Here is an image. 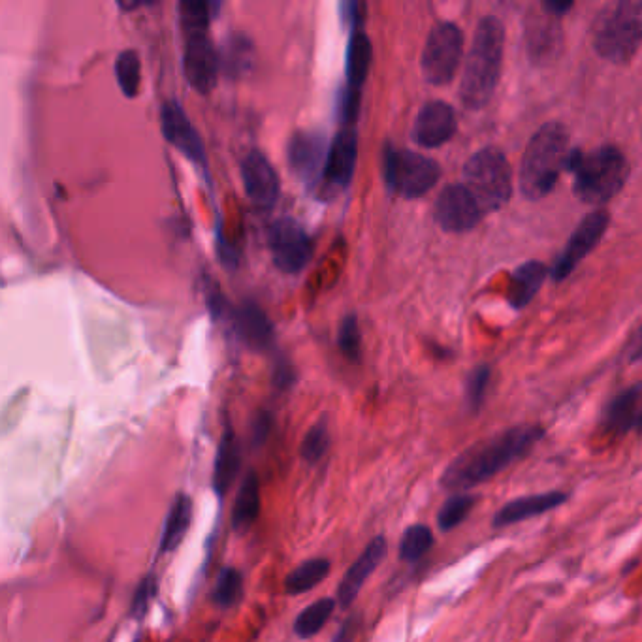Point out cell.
<instances>
[{"label": "cell", "mask_w": 642, "mask_h": 642, "mask_svg": "<svg viewBox=\"0 0 642 642\" xmlns=\"http://www.w3.org/2000/svg\"><path fill=\"white\" fill-rule=\"evenodd\" d=\"M571 172L573 191L584 204L599 206L620 193L629 177V164L618 147L603 145L595 151L584 153L573 149L567 162Z\"/></svg>", "instance_id": "4"}, {"label": "cell", "mask_w": 642, "mask_h": 642, "mask_svg": "<svg viewBox=\"0 0 642 642\" xmlns=\"http://www.w3.org/2000/svg\"><path fill=\"white\" fill-rule=\"evenodd\" d=\"M161 127L164 138L174 145L179 153H183L196 166L208 168L204 142L177 100H168L162 104Z\"/></svg>", "instance_id": "13"}, {"label": "cell", "mask_w": 642, "mask_h": 642, "mask_svg": "<svg viewBox=\"0 0 642 642\" xmlns=\"http://www.w3.org/2000/svg\"><path fill=\"white\" fill-rule=\"evenodd\" d=\"M330 449V432L326 422H317L307 434H305L300 454L307 464H319L324 454Z\"/></svg>", "instance_id": "35"}, {"label": "cell", "mask_w": 642, "mask_h": 642, "mask_svg": "<svg viewBox=\"0 0 642 642\" xmlns=\"http://www.w3.org/2000/svg\"><path fill=\"white\" fill-rule=\"evenodd\" d=\"M338 341L341 353L345 354L349 360L356 362L360 358V326L354 315L345 317L341 322Z\"/></svg>", "instance_id": "38"}, {"label": "cell", "mask_w": 642, "mask_h": 642, "mask_svg": "<svg viewBox=\"0 0 642 642\" xmlns=\"http://www.w3.org/2000/svg\"><path fill=\"white\" fill-rule=\"evenodd\" d=\"M349 631H351V624H345V626L341 627V631H339L338 635H336V641L334 642L347 641V637H349Z\"/></svg>", "instance_id": "42"}, {"label": "cell", "mask_w": 642, "mask_h": 642, "mask_svg": "<svg viewBox=\"0 0 642 642\" xmlns=\"http://www.w3.org/2000/svg\"><path fill=\"white\" fill-rule=\"evenodd\" d=\"M332 563L326 558H313L300 563L285 578V592L289 595H300L311 592L319 586L324 578L330 575Z\"/></svg>", "instance_id": "28"}, {"label": "cell", "mask_w": 642, "mask_h": 642, "mask_svg": "<svg viewBox=\"0 0 642 642\" xmlns=\"http://www.w3.org/2000/svg\"><path fill=\"white\" fill-rule=\"evenodd\" d=\"M434 531L426 524H413L403 531L400 541V560L405 563H417L422 560L434 546Z\"/></svg>", "instance_id": "30"}, {"label": "cell", "mask_w": 642, "mask_h": 642, "mask_svg": "<svg viewBox=\"0 0 642 642\" xmlns=\"http://www.w3.org/2000/svg\"><path fill=\"white\" fill-rule=\"evenodd\" d=\"M633 349H631V360L633 362H637V360H641L642 358V328L639 330V334H637V338H635V341H633V345H631Z\"/></svg>", "instance_id": "41"}, {"label": "cell", "mask_w": 642, "mask_h": 642, "mask_svg": "<svg viewBox=\"0 0 642 642\" xmlns=\"http://www.w3.org/2000/svg\"><path fill=\"white\" fill-rule=\"evenodd\" d=\"M594 48L599 57L626 65L642 44V2H614L595 17Z\"/></svg>", "instance_id": "5"}, {"label": "cell", "mask_w": 642, "mask_h": 642, "mask_svg": "<svg viewBox=\"0 0 642 642\" xmlns=\"http://www.w3.org/2000/svg\"><path fill=\"white\" fill-rule=\"evenodd\" d=\"M115 78L125 97L134 98L142 83V61L134 49H125L115 61Z\"/></svg>", "instance_id": "32"}, {"label": "cell", "mask_w": 642, "mask_h": 642, "mask_svg": "<svg viewBox=\"0 0 642 642\" xmlns=\"http://www.w3.org/2000/svg\"><path fill=\"white\" fill-rule=\"evenodd\" d=\"M569 499L567 492L562 490H550L543 494H530V496H520L509 503H505L498 513L494 514L492 526L494 528H509L514 524L526 522L535 516L550 513Z\"/></svg>", "instance_id": "21"}, {"label": "cell", "mask_w": 642, "mask_h": 642, "mask_svg": "<svg viewBox=\"0 0 642 642\" xmlns=\"http://www.w3.org/2000/svg\"><path fill=\"white\" fill-rule=\"evenodd\" d=\"M543 6H545L548 12L562 17L565 16V12H567L573 4H571V2H556V0H550V2H543Z\"/></svg>", "instance_id": "40"}, {"label": "cell", "mask_w": 642, "mask_h": 642, "mask_svg": "<svg viewBox=\"0 0 642 642\" xmlns=\"http://www.w3.org/2000/svg\"><path fill=\"white\" fill-rule=\"evenodd\" d=\"M505 29L498 17L481 19L467 55L460 97L469 110H481L496 91L503 61Z\"/></svg>", "instance_id": "2"}, {"label": "cell", "mask_w": 642, "mask_h": 642, "mask_svg": "<svg viewBox=\"0 0 642 642\" xmlns=\"http://www.w3.org/2000/svg\"><path fill=\"white\" fill-rule=\"evenodd\" d=\"M270 430H272V420H270V415L268 413H260L255 422H253V430H251V437H253V445L255 447H260L268 435H270Z\"/></svg>", "instance_id": "39"}, {"label": "cell", "mask_w": 642, "mask_h": 642, "mask_svg": "<svg viewBox=\"0 0 642 642\" xmlns=\"http://www.w3.org/2000/svg\"><path fill=\"white\" fill-rule=\"evenodd\" d=\"M484 215L481 204L464 183L445 187L435 202V221L452 234H462L475 228Z\"/></svg>", "instance_id": "10"}, {"label": "cell", "mask_w": 642, "mask_h": 642, "mask_svg": "<svg viewBox=\"0 0 642 642\" xmlns=\"http://www.w3.org/2000/svg\"><path fill=\"white\" fill-rule=\"evenodd\" d=\"M336 610V599L332 597H322L317 599L315 603H311L309 607H305L294 620V633L300 639H311L317 633H321L324 626L328 624V620L332 618Z\"/></svg>", "instance_id": "29"}, {"label": "cell", "mask_w": 642, "mask_h": 642, "mask_svg": "<svg viewBox=\"0 0 642 642\" xmlns=\"http://www.w3.org/2000/svg\"><path fill=\"white\" fill-rule=\"evenodd\" d=\"M193 522V501L187 494H177L170 511L166 514L161 537L162 554L174 552L183 543Z\"/></svg>", "instance_id": "27"}, {"label": "cell", "mask_w": 642, "mask_h": 642, "mask_svg": "<svg viewBox=\"0 0 642 642\" xmlns=\"http://www.w3.org/2000/svg\"><path fill=\"white\" fill-rule=\"evenodd\" d=\"M545 434V428L539 424H520L479 441L445 467L441 486L454 494L481 486L526 458Z\"/></svg>", "instance_id": "1"}, {"label": "cell", "mask_w": 642, "mask_h": 642, "mask_svg": "<svg viewBox=\"0 0 642 642\" xmlns=\"http://www.w3.org/2000/svg\"><path fill=\"white\" fill-rule=\"evenodd\" d=\"M240 467L241 450L238 439L232 432V428H226L221 441H219L215 466H213V490L219 498H223L226 492L232 488V484L240 475Z\"/></svg>", "instance_id": "23"}, {"label": "cell", "mask_w": 642, "mask_h": 642, "mask_svg": "<svg viewBox=\"0 0 642 642\" xmlns=\"http://www.w3.org/2000/svg\"><path fill=\"white\" fill-rule=\"evenodd\" d=\"M219 66V53L213 48L208 34L189 33L183 53V70L194 91L202 95L209 93L217 83Z\"/></svg>", "instance_id": "14"}, {"label": "cell", "mask_w": 642, "mask_h": 642, "mask_svg": "<svg viewBox=\"0 0 642 642\" xmlns=\"http://www.w3.org/2000/svg\"><path fill=\"white\" fill-rule=\"evenodd\" d=\"M439 177L441 168L434 159L407 149H386L385 179L392 193L418 198L434 189Z\"/></svg>", "instance_id": "7"}, {"label": "cell", "mask_w": 642, "mask_h": 642, "mask_svg": "<svg viewBox=\"0 0 642 642\" xmlns=\"http://www.w3.org/2000/svg\"><path fill=\"white\" fill-rule=\"evenodd\" d=\"M526 44L533 63H550L562 48L560 16L548 12L543 4L537 10L531 8L526 17Z\"/></svg>", "instance_id": "15"}, {"label": "cell", "mask_w": 642, "mask_h": 642, "mask_svg": "<svg viewBox=\"0 0 642 642\" xmlns=\"http://www.w3.org/2000/svg\"><path fill=\"white\" fill-rule=\"evenodd\" d=\"M642 385L631 386L610 400L603 411L601 428L610 435H624L641 430Z\"/></svg>", "instance_id": "22"}, {"label": "cell", "mask_w": 642, "mask_h": 642, "mask_svg": "<svg viewBox=\"0 0 642 642\" xmlns=\"http://www.w3.org/2000/svg\"><path fill=\"white\" fill-rule=\"evenodd\" d=\"M260 481L255 471H249L241 481L232 509V528L238 533L249 530L260 516Z\"/></svg>", "instance_id": "26"}, {"label": "cell", "mask_w": 642, "mask_h": 642, "mask_svg": "<svg viewBox=\"0 0 642 642\" xmlns=\"http://www.w3.org/2000/svg\"><path fill=\"white\" fill-rule=\"evenodd\" d=\"M386 552H388V543H386L385 537L377 535L370 545L364 548V552L354 560L353 565L349 567V571L345 573V577L339 584L338 603L341 609H349L353 605L362 586L366 584V580L377 571V567L385 560Z\"/></svg>", "instance_id": "19"}, {"label": "cell", "mask_w": 642, "mask_h": 642, "mask_svg": "<svg viewBox=\"0 0 642 642\" xmlns=\"http://www.w3.org/2000/svg\"><path fill=\"white\" fill-rule=\"evenodd\" d=\"M464 51V34L449 21L437 23L428 34L422 51L424 78L434 85H445L454 78Z\"/></svg>", "instance_id": "8"}, {"label": "cell", "mask_w": 642, "mask_h": 642, "mask_svg": "<svg viewBox=\"0 0 642 642\" xmlns=\"http://www.w3.org/2000/svg\"><path fill=\"white\" fill-rule=\"evenodd\" d=\"M243 597V577L236 567H225L213 588L211 599L219 609L236 607Z\"/></svg>", "instance_id": "33"}, {"label": "cell", "mask_w": 642, "mask_h": 642, "mask_svg": "<svg viewBox=\"0 0 642 642\" xmlns=\"http://www.w3.org/2000/svg\"><path fill=\"white\" fill-rule=\"evenodd\" d=\"M490 377H492V370L481 364L475 370L469 373L466 383V400L469 409L473 413H477L482 407V403L486 400V392H488V385H490Z\"/></svg>", "instance_id": "36"}, {"label": "cell", "mask_w": 642, "mask_h": 642, "mask_svg": "<svg viewBox=\"0 0 642 642\" xmlns=\"http://www.w3.org/2000/svg\"><path fill=\"white\" fill-rule=\"evenodd\" d=\"M221 8L219 2H181L179 14L181 23L187 33H206L211 19L217 16V10Z\"/></svg>", "instance_id": "34"}, {"label": "cell", "mask_w": 642, "mask_h": 642, "mask_svg": "<svg viewBox=\"0 0 642 642\" xmlns=\"http://www.w3.org/2000/svg\"><path fill=\"white\" fill-rule=\"evenodd\" d=\"M569 132L562 123H546L531 136L520 164V191L539 200L550 193L571 157Z\"/></svg>", "instance_id": "3"}, {"label": "cell", "mask_w": 642, "mask_h": 642, "mask_svg": "<svg viewBox=\"0 0 642 642\" xmlns=\"http://www.w3.org/2000/svg\"><path fill=\"white\" fill-rule=\"evenodd\" d=\"M234 324L240 332L241 339L258 351H264L272 345L273 328L272 322L268 321L266 313L258 305H241L234 315Z\"/></svg>", "instance_id": "24"}, {"label": "cell", "mask_w": 642, "mask_h": 642, "mask_svg": "<svg viewBox=\"0 0 642 642\" xmlns=\"http://www.w3.org/2000/svg\"><path fill=\"white\" fill-rule=\"evenodd\" d=\"M159 592V582L155 575H147V577L138 584L134 597H132V605H130V614L136 620H142L147 616V612L151 609V603L155 601V595Z\"/></svg>", "instance_id": "37"}, {"label": "cell", "mask_w": 642, "mask_h": 642, "mask_svg": "<svg viewBox=\"0 0 642 642\" xmlns=\"http://www.w3.org/2000/svg\"><path fill=\"white\" fill-rule=\"evenodd\" d=\"M548 268L545 264L531 260L522 264L520 268H516L509 283V290H507V298L509 302L516 309H522L530 304L533 296L539 292L541 285L545 283L546 275H548Z\"/></svg>", "instance_id": "25"}, {"label": "cell", "mask_w": 642, "mask_h": 642, "mask_svg": "<svg viewBox=\"0 0 642 642\" xmlns=\"http://www.w3.org/2000/svg\"><path fill=\"white\" fill-rule=\"evenodd\" d=\"M356 159H358V132L354 129V125H347L345 129L339 130L338 136L328 147L322 181H326L330 187L345 189L353 179Z\"/></svg>", "instance_id": "20"}, {"label": "cell", "mask_w": 642, "mask_h": 642, "mask_svg": "<svg viewBox=\"0 0 642 642\" xmlns=\"http://www.w3.org/2000/svg\"><path fill=\"white\" fill-rule=\"evenodd\" d=\"M270 249L275 266L285 273L304 270L313 257V241L298 221L283 217L277 219L270 230Z\"/></svg>", "instance_id": "9"}, {"label": "cell", "mask_w": 642, "mask_h": 642, "mask_svg": "<svg viewBox=\"0 0 642 642\" xmlns=\"http://www.w3.org/2000/svg\"><path fill=\"white\" fill-rule=\"evenodd\" d=\"M370 38L360 29V25H353L349 49H347V89L341 102V112L347 125H354L358 117V104H360V89L366 81L371 65Z\"/></svg>", "instance_id": "12"}, {"label": "cell", "mask_w": 642, "mask_h": 642, "mask_svg": "<svg viewBox=\"0 0 642 642\" xmlns=\"http://www.w3.org/2000/svg\"><path fill=\"white\" fill-rule=\"evenodd\" d=\"M641 430H642V424H641Z\"/></svg>", "instance_id": "43"}, {"label": "cell", "mask_w": 642, "mask_h": 642, "mask_svg": "<svg viewBox=\"0 0 642 642\" xmlns=\"http://www.w3.org/2000/svg\"><path fill=\"white\" fill-rule=\"evenodd\" d=\"M241 177L245 185V193L253 206L258 209H270L279 198V176L266 159L264 153L251 151L241 161Z\"/></svg>", "instance_id": "16"}, {"label": "cell", "mask_w": 642, "mask_h": 642, "mask_svg": "<svg viewBox=\"0 0 642 642\" xmlns=\"http://www.w3.org/2000/svg\"><path fill=\"white\" fill-rule=\"evenodd\" d=\"M456 113L443 100H432L418 112L413 138L420 147L434 149L447 144L456 132Z\"/></svg>", "instance_id": "18"}, {"label": "cell", "mask_w": 642, "mask_h": 642, "mask_svg": "<svg viewBox=\"0 0 642 642\" xmlns=\"http://www.w3.org/2000/svg\"><path fill=\"white\" fill-rule=\"evenodd\" d=\"M287 153L292 170L305 183H315V179H322L328 157L326 140L322 134L313 130H302L294 134Z\"/></svg>", "instance_id": "17"}, {"label": "cell", "mask_w": 642, "mask_h": 642, "mask_svg": "<svg viewBox=\"0 0 642 642\" xmlns=\"http://www.w3.org/2000/svg\"><path fill=\"white\" fill-rule=\"evenodd\" d=\"M464 185L484 213L505 206L513 194V172L507 157L496 147H484L466 162Z\"/></svg>", "instance_id": "6"}, {"label": "cell", "mask_w": 642, "mask_h": 642, "mask_svg": "<svg viewBox=\"0 0 642 642\" xmlns=\"http://www.w3.org/2000/svg\"><path fill=\"white\" fill-rule=\"evenodd\" d=\"M475 503H477V496L473 494H467V492H458V494H452L439 509L437 513V526L439 530L443 533H449V531L456 530L467 516L471 514V511L475 509Z\"/></svg>", "instance_id": "31"}, {"label": "cell", "mask_w": 642, "mask_h": 642, "mask_svg": "<svg viewBox=\"0 0 642 642\" xmlns=\"http://www.w3.org/2000/svg\"><path fill=\"white\" fill-rule=\"evenodd\" d=\"M609 223V213L605 209L592 211L590 215H586L582 219V223L573 232L565 251L556 260V264H554V268L550 272L554 281H563L565 277H569L573 270L577 268L578 262H582L584 258L592 253V249L603 238V234L607 232Z\"/></svg>", "instance_id": "11"}]
</instances>
